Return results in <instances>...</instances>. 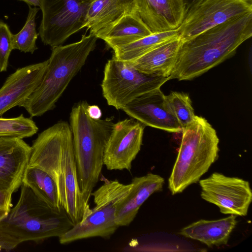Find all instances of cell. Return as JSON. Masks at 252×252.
I'll use <instances>...</instances> for the list:
<instances>
[{
    "mask_svg": "<svg viewBox=\"0 0 252 252\" xmlns=\"http://www.w3.org/2000/svg\"><path fill=\"white\" fill-rule=\"evenodd\" d=\"M139 16L153 33L178 29L186 13L184 0H135Z\"/></svg>",
    "mask_w": 252,
    "mask_h": 252,
    "instance_id": "2e32d148",
    "label": "cell"
},
{
    "mask_svg": "<svg viewBox=\"0 0 252 252\" xmlns=\"http://www.w3.org/2000/svg\"><path fill=\"white\" fill-rule=\"evenodd\" d=\"M93 0H40L42 20L38 34L44 45H61L69 36L86 28Z\"/></svg>",
    "mask_w": 252,
    "mask_h": 252,
    "instance_id": "9c48e42d",
    "label": "cell"
},
{
    "mask_svg": "<svg viewBox=\"0 0 252 252\" xmlns=\"http://www.w3.org/2000/svg\"><path fill=\"white\" fill-rule=\"evenodd\" d=\"M97 37L90 32L77 42L52 48L42 80L30 96L19 106L31 117H39L53 109L70 82L78 73L96 46Z\"/></svg>",
    "mask_w": 252,
    "mask_h": 252,
    "instance_id": "277c9868",
    "label": "cell"
},
{
    "mask_svg": "<svg viewBox=\"0 0 252 252\" xmlns=\"http://www.w3.org/2000/svg\"><path fill=\"white\" fill-rule=\"evenodd\" d=\"M10 191L0 190V220L8 214L12 206V195Z\"/></svg>",
    "mask_w": 252,
    "mask_h": 252,
    "instance_id": "83f0119b",
    "label": "cell"
},
{
    "mask_svg": "<svg viewBox=\"0 0 252 252\" xmlns=\"http://www.w3.org/2000/svg\"><path fill=\"white\" fill-rule=\"evenodd\" d=\"M137 11L135 0H93L86 28L99 38L124 16Z\"/></svg>",
    "mask_w": 252,
    "mask_h": 252,
    "instance_id": "ac0fdd59",
    "label": "cell"
},
{
    "mask_svg": "<svg viewBox=\"0 0 252 252\" xmlns=\"http://www.w3.org/2000/svg\"><path fill=\"white\" fill-rule=\"evenodd\" d=\"M122 110L145 126L169 132L182 131L181 126L167 105L165 95L160 88L136 97Z\"/></svg>",
    "mask_w": 252,
    "mask_h": 252,
    "instance_id": "4fadbf2b",
    "label": "cell"
},
{
    "mask_svg": "<svg viewBox=\"0 0 252 252\" xmlns=\"http://www.w3.org/2000/svg\"><path fill=\"white\" fill-rule=\"evenodd\" d=\"M236 217L229 215L216 220H200L182 228L180 234L199 241L208 247L226 245L237 224Z\"/></svg>",
    "mask_w": 252,
    "mask_h": 252,
    "instance_id": "ffe728a7",
    "label": "cell"
},
{
    "mask_svg": "<svg viewBox=\"0 0 252 252\" xmlns=\"http://www.w3.org/2000/svg\"><path fill=\"white\" fill-rule=\"evenodd\" d=\"M201 197L218 206L221 213L246 216L252 201V191L248 181L214 172L199 180Z\"/></svg>",
    "mask_w": 252,
    "mask_h": 252,
    "instance_id": "8fae6325",
    "label": "cell"
},
{
    "mask_svg": "<svg viewBox=\"0 0 252 252\" xmlns=\"http://www.w3.org/2000/svg\"><path fill=\"white\" fill-rule=\"evenodd\" d=\"M73 225L64 210H53L22 183L18 201L0 220V230L21 244L60 237Z\"/></svg>",
    "mask_w": 252,
    "mask_h": 252,
    "instance_id": "5b68a950",
    "label": "cell"
},
{
    "mask_svg": "<svg viewBox=\"0 0 252 252\" xmlns=\"http://www.w3.org/2000/svg\"><path fill=\"white\" fill-rule=\"evenodd\" d=\"M145 127L132 118L114 124L103 156V165L108 170H130L141 149Z\"/></svg>",
    "mask_w": 252,
    "mask_h": 252,
    "instance_id": "7c38bea8",
    "label": "cell"
},
{
    "mask_svg": "<svg viewBox=\"0 0 252 252\" xmlns=\"http://www.w3.org/2000/svg\"><path fill=\"white\" fill-rule=\"evenodd\" d=\"M29 10L25 25L17 34H12L13 50L32 54L37 49L36 41L39 34L36 31L35 17L39 9L29 5Z\"/></svg>",
    "mask_w": 252,
    "mask_h": 252,
    "instance_id": "cb8c5ba5",
    "label": "cell"
},
{
    "mask_svg": "<svg viewBox=\"0 0 252 252\" xmlns=\"http://www.w3.org/2000/svg\"><path fill=\"white\" fill-rule=\"evenodd\" d=\"M132 184L125 185L117 180H106L92 192L95 206L90 208L82 220L59 237L61 244L94 237L108 238L119 227L116 221L117 205L129 192Z\"/></svg>",
    "mask_w": 252,
    "mask_h": 252,
    "instance_id": "52a82bcc",
    "label": "cell"
},
{
    "mask_svg": "<svg viewBox=\"0 0 252 252\" xmlns=\"http://www.w3.org/2000/svg\"><path fill=\"white\" fill-rule=\"evenodd\" d=\"M201 0H184L186 8V12L192 6L196 4Z\"/></svg>",
    "mask_w": 252,
    "mask_h": 252,
    "instance_id": "4dcf8cb0",
    "label": "cell"
},
{
    "mask_svg": "<svg viewBox=\"0 0 252 252\" xmlns=\"http://www.w3.org/2000/svg\"><path fill=\"white\" fill-rule=\"evenodd\" d=\"M48 61L26 65L9 75L0 88V116L25 101L40 83Z\"/></svg>",
    "mask_w": 252,
    "mask_h": 252,
    "instance_id": "9a60e30c",
    "label": "cell"
},
{
    "mask_svg": "<svg viewBox=\"0 0 252 252\" xmlns=\"http://www.w3.org/2000/svg\"><path fill=\"white\" fill-rule=\"evenodd\" d=\"M29 166L49 174L57 188L60 202L74 224L87 209L79 187L70 125L60 121L39 133L31 147Z\"/></svg>",
    "mask_w": 252,
    "mask_h": 252,
    "instance_id": "6da1fadb",
    "label": "cell"
},
{
    "mask_svg": "<svg viewBox=\"0 0 252 252\" xmlns=\"http://www.w3.org/2000/svg\"></svg>",
    "mask_w": 252,
    "mask_h": 252,
    "instance_id": "d6a6232c",
    "label": "cell"
},
{
    "mask_svg": "<svg viewBox=\"0 0 252 252\" xmlns=\"http://www.w3.org/2000/svg\"><path fill=\"white\" fill-rule=\"evenodd\" d=\"M252 35V12L232 19L182 41L169 80H188L232 56Z\"/></svg>",
    "mask_w": 252,
    "mask_h": 252,
    "instance_id": "7a4b0ae2",
    "label": "cell"
},
{
    "mask_svg": "<svg viewBox=\"0 0 252 252\" xmlns=\"http://www.w3.org/2000/svg\"><path fill=\"white\" fill-rule=\"evenodd\" d=\"M27 3L29 5L40 6V0H19Z\"/></svg>",
    "mask_w": 252,
    "mask_h": 252,
    "instance_id": "1f68e13d",
    "label": "cell"
},
{
    "mask_svg": "<svg viewBox=\"0 0 252 252\" xmlns=\"http://www.w3.org/2000/svg\"><path fill=\"white\" fill-rule=\"evenodd\" d=\"M88 105L86 101L74 104L69 118L78 182L87 209L104 165L105 148L114 125L112 118H90Z\"/></svg>",
    "mask_w": 252,
    "mask_h": 252,
    "instance_id": "3957f363",
    "label": "cell"
},
{
    "mask_svg": "<svg viewBox=\"0 0 252 252\" xmlns=\"http://www.w3.org/2000/svg\"><path fill=\"white\" fill-rule=\"evenodd\" d=\"M20 244L17 239L0 230V251H11Z\"/></svg>",
    "mask_w": 252,
    "mask_h": 252,
    "instance_id": "f1b7e54d",
    "label": "cell"
},
{
    "mask_svg": "<svg viewBox=\"0 0 252 252\" xmlns=\"http://www.w3.org/2000/svg\"><path fill=\"white\" fill-rule=\"evenodd\" d=\"M182 133L178 155L168 179V188L173 195L199 181L218 159L219 151L217 131L202 117L195 116Z\"/></svg>",
    "mask_w": 252,
    "mask_h": 252,
    "instance_id": "8992f818",
    "label": "cell"
},
{
    "mask_svg": "<svg viewBox=\"0 0 252 252\" xmlns=\"http://www.w3.org/2000/svg\"><path fill=\"white\" fill-rule=\"evenodd\" d=\"M181 43L182 40L179 37L172 39L128 62L143 73L169 77L174 66Z\"/></svg>",
    "mask_w": 252,
    "mask_h": 252,
    "instance_id": "d6986e66",
    "label": "cell"
},
{
    "mask_svg": "<svg viewBox=\"0 0 252 252\" xmlns=\"http://www.w3.org/2000/svg\"><path fill=\"white\" fill-rule=\"evenodd\" d=\"M22 183L27 185L39 198L53 210L58 212L64 210L61 205L54 180L44 170L28 165Z\"/></svg>",
    "mask_w": 252,
    "mask_h": 252,
    "instance_id": "7402d4cb",
    "label": "cell"
},
{
    "mask_svg": "<svg viewBox=\"0 0 252 252\" xmlns=\"http://www.w3.org/2000/svg\"><path fill=\"white\" fill-rule=\"evenodd\" d=\"M87 111L90 117L93 119H100L101 117V110L97 105H89L87 108Z\"/></svg>",
    "mask_w": 252,
    "mask_h": 252,
    "instance_id": "f546056e",
    "label": "cell"
},
{
    "mask_svg": "<svg viewBox=\"0 0 252 252\" xmlns=\"http://www.w3.org/2000/svg\"><path fill=\"white\" fill-rule=\"evenodd\" d=\"M252 12V0H201L187 11L178 29L183 41L232 19Z\"/></svg>",
    "mask_w": 252,
    "mask_h": 252,
    "instance_id": "30bf717a",
    "label": "cell"
},
{
    "mask_svg": "<svg viewBox=\"0 0 252 252\" xmlns=\"http://www.w3.org/2000/svg\"><path fill=\"white\" fill-rule=\"evenodd\" d=\"M38 128L31 118L23 114L12 118H0V137H29L36 133Z\"/></svg>",
    "mask_w": 252,
    "mask_h": 252,
    "instance_id": "484cf974",
    "label": "cell"
},
{
    "mask_svg": "<svg viewBox=\"0 0 252 252\" xmlns=\"http://www.w3.org/2000/svg\"><path fill=\"white\" fill-rule=\"evenodd\" d=\"M153 33L137 11L127 14L104 32L99 38L113 50L139 40Z\"/></svg>",
    "mask_w": 252,
    "mask_h": 252,
    "instance_id": "44dd1931",
    "label": "cell"
},
{
    "mask_svg": "<svg viewBox=\"0 0 252 252\" xmlns=\"http://www.w3.org/2000/svg\"><path fill=\"white\" fill-rule=\"evenodd\" d=\"M165 98L169 110L182 131L193 122L196 116L189 95L184 93L173 92L165 95Z\"/></svg>",
    "mask_w": 252,
    "mask_h": 252,
    "instance_id": "d4e9b609",
    "label": "cell"
},
{
    "mask_svg": "<svg viewBox=\"0 0 252 252\" xmlns=\"http://www.w3.org/2000/svg\"><path fill=\"white\" fill-rule=\"evenodd\" d=\"M168 80L169 77L143 73L128 62L113 57L105 65L101 87L108 105L122 110L136 97L160 88Z\"/></svg>",
    "mask_w": 252,
    "mask_h": 252,
    "instance_id": "ba28073f",
    "label": "cell"
},
{
    "mask_svg": "<svg viewBox=\"0 0 252 252\" xmlns=\"http://www.w3.org/2000/svg\"><path fill=\"white\" fill-rule=\"evenodd\" d=\"M179 37L178 30L154 33L113 50V57L125 62L132 61L159 45Z\"/></svg>",
    "mask_w": 252,
    "mask_h": 252,
    "instance_id": "603a6c76",
    "label": "cell"
},
{
    "mask_svg": "<svg viewBox=\"0 0 252 252\" xmlns=\"http://www.w3.org/2000/svg\"><path fill=\"white\" fill-rule=\"evenodd\" d=\"M8 26L0 21V72L6 71L9 58L13 49L12 35Z\"/></svg>",
    "mask_w": 252,
    "mask_h": 252,
    "instance_id": "4316f807",
    "label": "cell"
},
{
    "mask_svg": "<svg viewBox=\"0 0 252 252\" xmlns=\"http://www.w3.org/2000/svg\"><path fill=\"white\" fill-rule=\"evenodd\" d=\"M31 153L23 138L0 137V190L13 193L22 185Z\"/></svg>",
    "mask_w": 252,
    "mask_h": 252,
    "instance_id": "5bb4252c",
    "label": "cell"
},
{
    "mask_svg": "<svg viewBox=\"0 0 252 252\" xmlns=\"http://www.w3.org/2000/svg\"><path fill=\"white\" fill-rule=\"evenodd\" d=\"M164 182L162 177L152 173L133 178L129 192L117 205L116 212L117 225L119 227L129 225L145 201L152 194L162 189Z\"/></svg>",
    "mask_w": 252,
    "mask_h": 252,
    "instance_id": "e0dca14e",
    "label": "cell"
}]
</instances>
